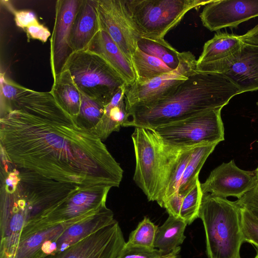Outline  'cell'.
<instances>
[{
    "label": "cell",
    "mask_w": 258,
    "mask_h": 258,
    "mask_svg": "<svg viewBox=\"0 0 258 258\" xmlns=\"http://www.w3.org/2000/svg\"><path fill=\"white\" fill-rule=\"evenodd\" d=\"M241 38L244 42L258 44V24L241 35Z\"/></svg>",
    "instance_id": "e575fe53"
},
{
    "label": "cell",
    "mask_w": 258,
    "mask_h": 258,
    "mask_svg": "<svg viewBox=\"0 0 258 258\" xmlns=\"http://www.w3.org/2000/svg\"><path fill=\"white\" fill-rule=\"evenodd\" d=\"M258 17V0H213L200 15L204 26L211 31L236 27Z\"/></svg>",
    "instance_id": "4fadbf2b"
},
{
    "label": "cell",
    "mask_w": 258,
    "mask_h": 258,
    "mask_svg": "<svg viewBox=\"0 0 258 258\" xmlns=\"http://www.w3.org/2000/svg\"><path fill=\"white\" fill-rule=\"evenodd\" d=\"M15 20L17 26L25 29L29 26L38 23L35 15L31 11H14Z\"/></svg>",
    "instance_id": "836d02e7"
},
{
    "label": "cell",
    "mask_w": 258,
    "mask_h": 258,
    "mask_svg": "<svg viewBox=\"0 0 258 258\" xmlns=\"http://www.w3.org/2000/svg\"><path fill=\"white\" fill-rule=\"evenodd\" d=\"M179 58V63L175 69L145 82L135 81L127 86L125 93L126 110L163 97L196 72L197 60L191 52H180Z\"/></svg>",
    "instance_id": "9c48e42d"
},
{
    "label": "cell",
    "mask_w": 258,
    "mask_h": 258,
    "mask_svg": "<svg viewBox=\"0 0 258 258\" xmlns=\"http://www.w3.org/2000/svg\"><path fill=\"white\" fill-rule=\"evenodd\" d=\"M255 172L256 173V176H257V180H258V167L255 170Z\"/></svg>",
    "instance_id": "8d00e7d4"
},
{
    "label": "cell",
    "mask_w": 258,
    "mask_h": 258,
    "mask_svg": "<svg viewBox=\"0 0 258 258\" xmlns=\"http://www.w3.org/2000/svg\"><path fill=\"white\" fill-rule=\"evenodd\" d=\"M131 63L136 81L138 82L150 80L173 70L159 58L146 53L139 47L132 55Z\"/></svg>",
    "instance_id": "7402d4cb"
},
{
    "label": "cell",
    "mask_w": 258,
    "mask_h": 258,
    "mask_svg": "<svg viewBox=\"0 0 258 258\" xmlns=\"http://www.w3.org/2000/svg\"><path fill=\"white\" fill-rule=\"evenodd\" d=\"M201 184L199 179H197L183 198L179 218L187 225L198 218L203 196Z\"/></svg>",
    "instance_id": "484cf974"
},
{
    "label": "cell",
    "mask_w": 258,
    "mask_h": 258,
    "mask_svg": "<svg viewBox=\"0 0 258 258\" xmlns=\"http://www.w3.org/2000/svg\"><path fill=\"white\" fill-rule=\"evenodd\" d=\"M187 224L180 218L169 216L164 223L158 227L154 248L163 254H168L181 244L185 238L184 231Z\"/></svg>",
    "instance_id": "ffe728a7"
},
{
    "label": "cell",
    "mask_w": 258,
    "mask_h": 258,
    "mask_svg": "<svg viewBox=\"0 0 258 258\" xmlns=\"http://www.w3.org/2000/svg\"><path fill=\"white\" fill-rule=\"evenodd\" d=\"M258 220V182L250 191L235 201Z\"/></svg>",
    "instance_id": "f546056e"
},
{
    "label": "cell",
    "mask_w": 258,
    "mask_h": 258,
    "mask_svg": "<svg viewBox=\"0 0 258 258\" xmlns=\"http://www.w3.org/2000/svg\"><path fill=\"white\" fill-rule=\"evenodd\" d=\"M105 106L82 94L79 113L75 121L79 125L95 135L104 114Z\"/></svg>",
    "instance_id": "cb8c5ba5"
},
{
    "label": "cell",
    "mask_w": 258,
    "mask_h": 258,
    "mask_svg": "<svg viewBox=\"0 0 258 258\" xmlns=\"http://www.w3.org/2000/svg\"><path fill=\"white\" fill-rule=\"evenodd\" d=\"M131 137L136 158L134 180L149 201L160 206L171 170L183 149L166 144L152 129L135 127Z\"/></svg>",
    "instance_id": "3957f363"
},
{
    "label": "cell",
    "mask_w": 258,
    "mask_h": 258,
    "mask_svg": "<svg viewBox=\"0 0 258 258\" xmlns=\"http://www.w3.org/2000/svg\"><path fill=\"white\" fill-rule=\"evenodd\" d=\"M1 124V149L17 168L80 188L110 184L120 172L102 140L57 105H13Z\"/></svg>",
    "instance_id": "6da1fadb"
},
{
    "label": "cell",
    "mask_w": 258,
    "mask_h": 258,
    "mask_svg": "<svg viewBox=\"0 0 258 258\" xmlns=\"http://www.w3.org/2000/svg\"><path fill=\"white\" fill-rule=\"evenodd\" d=\"M183 197L177 192L166 199L163 208L166 209L169 216L179 218Z\"/></svg>",
    "instance_id": "1f68e13d"
},
{
    "label": "cell",
    "mask_w": 258,
    "mask_h": 258,
    "mask_svg": "<svg viewBox=\"0 0 258 258\" xmlns=\"http://www.w3.org/2000/svg\"><path fill=\"white\" fill-rule=\"evenodd\" d=\"M158 226L148 217L144 218L138 224L136 228L130 234L126 246L154 248V242Z\"/></svg>",
    "instance_id": "d4e9b609"
},
{
    "label": "cell",
    "mask_w": 258,
    "mask_h": 258,
    "mask_svg": "<svg viewBox=\"0 0 258 258\" xmlns=\"http://www.w3.org/2000/svg\"><path fill=\"white\" fill-rule=\"evenodd\" d=\"M100 30L95 0H82L72 29L71 44L74 52L87 49Z\"/></svg>",
    "instance_id": "2e32d148"
},
{
    "label": "cell",
    "mask_w": 258,
    "mask_h": 258,
    "mask_svg": "<svg viewBox=\"0 0 258 258\" xmlns=\"http://www.w3.org/2000/svg\"><path fill=\"white\" fill-rule=\"evenodd\" d=\"M82 0H58L50 38V62L53 80L64 69L74 52L71 44L72 29Z\"/></svg>",
    "instance_id": "8fae6325"
},
{
    "label": "cell",
    "mask_w": 258,
    "mask_h": 258,
    "mask_svg": "<svg viewBox=\"0 0 258 258\" xmlns=\"http://www.w3.org/2000/svg\"><path fill=\"white\" fill-rule=\"evenodd\" d=\"M125 243L119 223L114 219L64 249L47 254L35 253L29 258H118Z\"/></svg>",
    "instance_id": "ba28073f"
},
{
    "label": "cell",
    "mask_w": 258,
    "mask_h": 258,
    "mask_svg": "<svg viewBox=\"0 0 258 258\" xmlns=\"http://www.w3.org/2000/svg\"><path fill=\"white\" fill-rule=\"evenodd\" d=\"M101 29L106 32L131 62L141 38L127 11L125 0H95Z\"/></svg>",
    "instance_id": "30bf717a"
},
{
    "label": "cell",
    "mask_w": 258,
    "mask_h": 258,
    "mask_svg": "<svg viewBox=\"0 0 258 258\" xmlns=\"http://www.w3.org/2000/svg\"><path fill=\"white\" fill-rule=\"evenodd\" d=\"M218 144H205L193 148L178 188V192L180 195L184 196L199 179L201 169Z\"/></svg>",
    "instance_id": "44dd1931"
},
{
    "label": "cell",
    "mask_w": 258,
    "mask_h": 258,
    "mask_svg": "<svg viewBox=\"0 0 258 258\" xmlns=\"http://www.w3.org/2000/svg\"><path fill=\"white\" fill-rule=\"evenodd\" d=\"M64 69L69 71L82 95L105 105L127 85L103 57L89 49L74 52Z\"/></svg>",
    "instance_id": "5b68a950"
},
{
    "label": "cell",
    "mask_w": 258,
    "mask_h": 258,
    "mask_svg": "<svg viewBox=\"0 0 258 258\" xmlns=\"http://www.w3.org/2000/svg\"><path fill=\"white\" fill-rule=\"evenodd\" d=\"M25 30L29 38L37 39L43 42H45L50 36L49 30L39 23L29 26Z\"/></svg>",
    "instance_id": "d6a6232c"
},
{
    "label": "cell",
    "mask_w": 258,
    "mask_h": 258,
    "mask_svg": "<svg viewBox=\"0 0 258 258\" xmlns=\"http://www.w3.org/2000/svg\"><path fill=\"white\" fill-rule=\"evenodd\" d=\"M127 85L123 86L105 106L103 117L95 136L105 140L113 132H118L126 121L127 111L125 102Z\"/></svg>",
    "instance_id": "d6986e66"
},
{
    "label": "cell",
    "mask_w": 258,
    "mask_h": 258,
    "mask_svg": "<svg viewBox=\"0 0 258 258\" xmlns=\"http://www.w3.org/2000/svg\"><path fill=\"white\" fill-rule=\"evenodd\" d=\"M138 47L146 53L159 58L172 70L179 64L180 52L166 40L158 41L140 38Z\"/></svg>",
    "instance_id": "603a6c76"
},
{
    "label": "cell",
    "mask_w": 258,
    "mask_h": 258,
    "mask_svg": "<svg viewBox=\"0 0 258 258\" xmlns=\"http://www.w3.org/2000/svg\"><path fill=\"white\" fill-rule=\"evenodd\" d=\"M242 44L241 35L217 32L205 43L196 71L221 74L239 56Z\"/></svg>",
    "instance_id": "5bb4252c"
},
{
    "label": "cell",
    "mask_w": 258,
    "mask_h": 258,
    "mask_svg": "<svg viewBox=\"0 0 258 258\" xmlns=\"http://www.w3.org/2000/svg\"><path fill=\"white\" fill-rule=\"evenodd\" d=\"M22 86L6 78L4 74L1 76V103L10 101L19 92Z\"/></svg>",
    "instance_id": "4dcf8cb0"
},
{
    "label": "cell",
    "mask_w": 258,
    "mask_h": 258,
    "mask_svg": "<svg viewBox=\"0 0 258 258\" xmlns=\"http://www.w3.org/2000/svg\"><path fill=\"white\" fill-rule=\"evenodd\" d=\"M180 249V247L179 246L171 252L165 254L162 258H177Z\"/></svg>",
    "instance_id": "d590c367"
},
{
    "label": "cell",
    "mask_w": 258,
    "mask_h": 258,
    "mask_svg": "<svg viewBox=\"0 0 258 258\" xmlns=\"http://www.w3.org/2000/svg\"><path fill=\"white\" fill-rule=\"evenodd\" d=\"M50 92L60 107L75 120L79 113L82 94L67 69L53 80Z\"/></svg>",
    "instance_id": "ac0fdd59"
},
{
    "label": "cell",
    "mask_w": 258,
    "mask_h": 258,
    "mask_svg": "<svg viewBox=\"0 0 258 258\" xmlns=\"http://www.w3.org/2000/svg\"><path fill=\"white\" fill-rule=\"evenodd\" d=\"M239 89L224 75L196 72L163 97L127 110L124 127L154 130L200 113L223 108Z\"/></svg>",
    "instance_id": "7a4b0ae2"
},
{
    "label": "cell",
    "mask_w": 258,
    "mask_h": 258,
    "mask_svg": "<svg viewBox=\"0 0 258 258\" xmlns=\"http://www.w3.org/2000/svg\"><path fill=\"white\" fill-rule=\"evenodd\" d=\"M212 1L125 0L128 14L141 38L158 41L190 10Z\"/></svg>",
    "instance_id": "8992f818"
},
{
    "label": "cell",
    "mask_w": 258,
    "mask_h": 258,
    "mask_svg": "<svg viewBox=\"0 0 258 258\" xmlns=\"http://www.w3.org/2000/svg\"><path fill=\"white\" fill-rule=\"evenodd\" d=\"M241 209L243 241L253 244L258 249V220L245 209Z\"/></svg>",
    "instance_id": "83f0119b"
},
{
    "label": "cell",
    "mask_w": 258,
    "mask_h": 258,
    "mask_svg": "<svg viewBox=\"0 0 258 258\" xmlns=\"http://www.w3.org/2000/svg\"><path fill=\"white\" fill-rule=\"evenodd\" d=\"M165 254L159 250L124 246L118 258H162Z\"/></svg>",
    "instance_id": "f1b7e54d"
},
{
    "label": "cell",
    "mask_w": 258,
    "mask_h": 258,
    "mask_svg": "<svg viewBox=\"0 0 258 258\" xmlns=\"http://www.w3.org/2000/svg\"><path fill=\"white\" fill-rule=\"evenodd\" d=\"M257 182L255 171L242 170L232 160L213 169L201 185L203 194H210L223 198L234 197L239 199L251 190Z\"/></svg>",
    "instance_id": "7c38bea8"
},
{
    "label": "cell",
    "mask_w": 258,
    "mask_h": 258,
    "mask_svg": "<svg viewBox=\"0 0 258 258\" xmlns=\"http://www.w3.org/2000/svg\"><path fill=\"white\" fill-rule=\"evenodd\" d=\"M241 93L258 90V44L243 41L239 56L220 74Z\"/></svg>",
    "instance_id": "9a60e30c"
},
{
    "label": "cell",
    "mask_w": 258,
    "mask_h": 258,
    "mask_svg": "<svg viewBox=\"0 0 258 258\" xmlns=\"http://www.w3.org/2000/svg\"><path fill=\"white\" fill-rule=\"evenodd\" d=\"M87 49L103 57L120 76L127 86L136 81V76L131 62L103 30L101 29L95 35Z\"/></svg>",
    "instance_id": "e0dca14e"
},
{
    "label": "cell",
    "mask_w": 258,
    "mask_h": 258,
    "mask_svg": "<svg viewBox=\"0 0 258 258\" xmlns=\"http://www.w3.org/2000/svg\"><path fill=\"white\" fill-rule=\"evenodd\" d=\"M254 258H258V252H257V254L256 255V256H255Z\"/></svg>",
    "instance_id": "74e56055"
},
{
    "label": "cell",
    "mask_w": 258,
    "mask_h": 258,
    "mask_svg": "<svg viewBox=\"0 0 258 258\" xmlns=\"http://www.w3.org/2000/svg\"><path fill=\"white\" fill-rule=\"evenodd\" d=\"M257 143H258V141H257Z\"/></svg>",
    "instance_id": "f35d334b"
},
{
    "label": "cell",
    "mask_w": 258,
    "mask_h": 258,
    "mask_svg": "<svg viewBox=\"0 0 258 258\" xmlns=\"http://www.w3.org/2000/svg\"><path fill=\"white\" fill-rule=\"evenodd\" d=\"M194 147L183 149L180 153L170 173L163 198L160 205V207L163 208L166 199L178 192L184 171L189 161Z\"/></svg>",
    "instance_id": "4316f807"
},
{
    "label": "cell",
    "mask_w": 258,
    "mask_h": 258,
    "mask_svg": "<svg viewBox=\"0 0 258 258\" xmlns=\"http://www.w3.org/2000/svg\"><path fill=\"white\" fill-rule=\"evenodd\" d=\"M198 218L205 228L209 258H241V209L235 201L203 194Z\"/></svg>",
    "instance_id": "277c9868"
},
{
    "label": "cell",
    "mask_w": 258,
    "mask_h": 258,
    "mask_svg": "<svg viewBox=\"0 0 258 258\" xmlns=\"http://www.w3.org/2000/svg\"><path fill=\"white\" fill-rule=\"evenodd\" d=\"M222 108L207 110L154 129L167 145L179 149L224 140Z\"/></svg>",
    "instance_id": "52a82bcc"
}]
</instances>
